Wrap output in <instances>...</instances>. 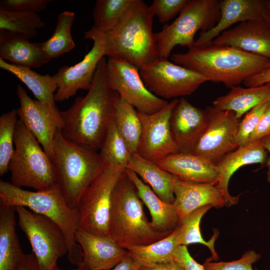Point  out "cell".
Masks as SVG:
<instances>
[{
	"instance_id": "1",
	"label": "cell",
	"mask_w": 270,
	"mask_h": 270,
	"mask_svg": "<svg viewBox=\"0 0 270 270\" xmlns=\"http://www.w3.org/2000/svg\"><path fill=\"white\" fill-rule=\"evenodd\" d=\"M106 59L100 62L90 88L84 96H78L66 110L60 111V131L68 140L97 152L114 118L118 94L109 86Z\"/></svg>"
},
{
	"instance_id": "2",
	"label": "cell",
	"mask_w": 270,
	"mask_h": 270,
	"mask_svg": "<svg viewBox=\"0 0 270 270\" xmlns=\"http://www.w3.org/2000/svg\"><path fill=\"white\" fill-rule=\"evenodd\" d=\"M174 62L194 70L208 81L232 88L244 82L264 68L270 60L226 46L210 44L189 48L172 56Z\"/></svg>"
},
{
	"instance_id": "3",
	"label": "cell",
	"mask_w": 270,
	"mask_h": 270,
	"mask_svg": "<svg viewBox=\"0 0 270 270\" xmlns=\"http://www.w3.org/2000/svg\"><path fill=\"white\" fill-rule=\"evenodd\" d=\"M154 14L142 0H134L118 24L104 34L105 56L139 69L160 58L152 32Z\"/></svg>"
},
{
	"instance_id": "4",
	"label": "cell",
	"mask_w": 270,
	"mask_h": 270,
	"mask_svg": "<svg viewBox=\"0 0 270 270\" xmlns=\"http://www.w3.org/2000/svg\"><path fill=\"white\" fill-rule=\"evenodd\" d=\"M0 204L24 206L52 220L67 240L68 261L76 266L82 264V252L76 240L80 213L78 208L68 204L58 184L46 190L30 191L0 180Z\"/></svg>"
},
{
	"instance_id": "5",
	"label": "cell",
	"mask_w": 270,
	"mask_h": 270,
	"mask_svg": "<svg viewBox=\"0 0 270 270\" xmlns=\"http://www.w3.org/2000/svg\"><path fill=\"white\" fill-rule=\"evenodd\" d=\"M108 232V235L126 250L149 244L164 237L152 228L136 187L124 171L112 192Z\"/></svg>"
},
{
	"instance_id": "6",
	"label": "cell",
	"mask_w": 270,
	"mask_h": 270,
	"mask_svg": "<svg viewBox=\"0 0 270 270\" xmlns=\"http://www.w3.org/2000/svg\"><path fill=\"white\" fill-rule=\"evenodd\" d=\"M52 162L57 184L74 208H78L84 192L107 166L97 152L68 140L60 128L54 139Z\"/></svg>"
},
{
	"instance_id": "7",
	"label": "cell",
	"mask_w": 270,
	"mask_h": 270,
	"mask_svg": "<svg viewBox=\"0 0 270 270\" xmlns=\"http://www.w3.org/2000/svg\"><path fill=\"white\" fill-rule=\"evenodd\" d=\"M14 146L8 168L10 183L36 190H46L57 184L52 160L20 119L16 124Z\"/></svg>"
},
{
	"instance_id": "8",
	"label": "cell",
	"mask_w": 270,
	"mask_h": 270,
	"mask_svg": "<svg viewBox=\"0 0 270 270\" xmlns=\"http://www.w3.org/2000/svg\"><path fill=\"white\" fill-rule=\"evenodd\" d=\"M220 15L218 0H188L172 24L154 33L159 58H168L177 46L192 48L197 32L210 30L219 20Z\"/></svg>"
},
{
	"instance_id": "9",
	"label": "cell",
	"mask_w": 270,
	"mask_h": 270,
	"mask_svg": "<svg viewBox=\"0 0 270 270\" xmlns=\"http://www.w3.org/2000/svg\"><path fill=\"white\" fill-rule=\"evenodd\" d=\"M18 226L28 239L42 270H54L68 254V243L61 228L48 218L21 206H14Z\"/></svg>"
},
{
	"instance_id": "10",
	"label": "cell",
	"mask_w": 270,
	"mask_h": 270,
	"mask_svg": "<svg viewBox=\"0 0 270 270\" xmlns=\"http://www.w3.org/2000/svg\"><path fill=\"white\" fill-rule=\"evenodd\" d=\"M125 169L108 165L86 190L78 205L79 228L95 234L108 235L112 194Z\"/></svg>"
},
{
	"instance_id": "11",
	"label": "cell",
	"mask_w": 270,
	"mask_h": 270,
	"mask_svg": "<svg viewBox=\"0 0 270 270\" xmlns=\"http://www.w3.org/2000/svg\"><path fill=\"white\" fill-rule=\"evenodd\" d=\"M140 73L148 89L165 100L190 96L208 81L202 74L166 58H160L140 68Z\"/></svg>"
},
{
	"instance_id": "12",
	"label": "cell",
	"mask_w": 270,
	"mask_h": 270,
	"mask_svg": "<svg viewBox=\"0 0 270 270\" xmlns=\"http://www.w3.org/2000/svg\"><path fill=\"white\" fill-rule=\"evenodd\" d=\"M106 70L110 88L138 112L152 114L168 103L148 89L142 78L140 69L136 66L121 60L108 58Z\"/></svg>"
},
{
	"instance_id": "13",
	"label": "cell",
	"mask_w": 270,
	"mask_h": 270,
	"mask_svg": "<svg viewBox=\"0 0 270 270\" xmlns=\"http://www.w3.org/2000/svg\"><path fill=\"white\" fill-rule=\"evenodd\" d=\"M208 114L204 130L192 153L216 164L223 156L236 150L235 140L241 119L230 110L206 108Z\"/></svg>"
},
{
	"instance_id": "14",
	"label": "cell",
	"mask_w": 270,
	"mask_h": 270,
	"mask_svg": "<svg viewBox=\"0 0 270 270\" xmlns=\"http://www.w3.org/2000/svg\"><path fill=\"white\" fill-rule=\"evenodd\" d=\"M16 95L20 104L16 110L18 119L35 137L52 161L55 135L62 126L60 111L56 106L31 98L20 84L16 86Z\"/></svg>"
},
{
	"instance_id": "15",
	"label": "cell",
	"mask_w": 270,
	"mask_h": 270,
	"mask_svg": "<svg viewBox=\"0 0 270 270\" xmlns=\"http://www.w3.org/2000/svg\"><path fill=\"white\" fill-rule=\"evenodd\" d=\"M178 100L172 99L163 108L152 114L138 112L142 134L137 152L142 157L155 162L179 152L170 127L171 114Z\"/></svg>"
},
{
	"instance_id": "16",
	"label": "cell",
	"mask_w": 270,
	"mask_h": 270,
	"mask_svg": "<svg viewBox=\"0 0 270 270\" xmlns=\"http://www.w3.org/2000/svg\"><path fill=\"white\" fill-rule=\"evenodd\" d=\"M93 46L83 60L72 66H64L54 74L58 88L55 102H61L74 96L80 90H88L91 86L98 66L105 56L104 35L92 39Z\"/></svg>"
},
{
	"instance_id": "17",
	"label": "cell",
	"mask_w": 270,
	"mask_h": 270,
	"mask_svg": "<svg viewBox=\"0 0 270 270\" xmlns=\"http://www.w3.org/2000/svg\"><path fill=\"white\" fill-rule=\"evenodd\" d=\"M207 120L206 109L194 106L184 97L178 98L171 114L170 127L179 152H193Z\"/></svg>"
},
{
	"instance_id": "18",
	"label": "cell",
	"mask_w": 270,
	"mask_h": 270,
	"mask_svg": "<svg viewBox=\"0 0 270 270\" xmlns=\"http://www.w3.org/2000/svg\"><path fill=\"white\" fill-rule=\"evenodd\" d=\"M266 4V0H220L219 20L210 30L200 32L194 46L209 45L222 32L236 23L262 20Z\"/></svg>"
},
{
	"instance_id": "19",
	"label": "cell",
	"mask_w": 270,
	"mask_h": 270,
	"mask_svg": "<svg viewBox=\"0 0 270 270\" xmlns=\"http://www.w3.org/2000/svg\"><path fill=\"white\" fill-rule=\"evenodd\" d=\"M76 240L82 252V262L90 270H107L120 262L128 254L109 235H98L78 228Z\"/></svg>"
},
{
	"instance_id": "20",
	"label": "cell",
	"mask_w": 270,
	"mask_h": 270,
	"mask_svg": "<svg viewBox=\"0 0 270 270\" xmlns=\"http://www.w3.org/2000/svg\"><path fill=\"white\" fill-rule=\"evenodd\" d=\"M210 44L232 46L270 60V30L263 20L240 23Z\"/></svg>"
},
{
	"instance_id": "21",
	"label": "cell",
	"mask_w": 270,
	"mask_h": 270,
	"mask_svg": "<svg viewBox=\"0 0 270 270\" xmlns=\"http://www.w3.org/2000/svg\"><path fill=\"white\" fill-rule=\"evenodd\" d=\"M268 158V152L260 139L228 152L216 164L218 178L216 185L226 200V206L236 204L239 200L240 196H232L228 192V183L232 174L246 165L260 164L264 166Z\"/></svg>"
},
{
	"instance_id": "22",
	"label": "cell",
	"mask_w": 270,
	"mask_h": 270,
	"mask_svg": "<svg viewBox=\"0 0 270 270\" xmlns=\"http://www.w3.org/2000/svg\"><path fill=\"white\" fill-rule=\"evenodd\" d=\"M173 204L178 214L180 224L196 210L206 206L221 208L226 200L216 185L197 183L178 178L174 186Z\"/></svg>"
},
{
	"instance_id": "23",
	"label": "cell",
	"mask_w": 270,
	"mask_h": 270,
	"mask_svg": "<svg viewBox=\"0 0 270 270\" xmlns=\"http://www.w3.org/2000/svg\"><path fill=\"white\" fill-rule=\"evenodd\" d=\"M154 162L162 169L184 181L214 184L218 181L216 164L192 152H179Z\"/></svg>"
},
{
	"instance_id": "24",
	"label": "cell",
	"mask_w": 270,
	"mask_h": 270,
	"mask_svg": "<svg viewBox=\"0 0 270 270\" xmlns=\"http://www.w3.org/2000/svg\"><path fill=\"white\" fill-rule=\"evenodd\" d=\"M124 172L134 184L139 197L149 210L153 229L164 237L172 232L180 224L174 204L160 198L134 172L128 168H126Z\"/></svg>"
},
{
	"instance_id": "25",
	"label": "cell",
	"mask_w": 270,
	"mask_h": 270,
	"mask_svg": "<svg viewBox=\"0 0 270 270\" xmlns=\"http://www.w3.org/2000/svg\"><path fill=\"white\" fill-rule=\"evenodd\" d=\"M0 58L12 64L38 68L48 62L42 42H32L25 36L0 30Z\"/></svg>"
},
{
	"instance_id": "26",
	"label": "cell",
	"mask_w": 270,
	"mask_h": 270,
	"mask_svg": "<svg viewBox=\"0 0 270 270\" xmlns=\"http://www.w3.org/2000/svg\"><path fill=\"white\" fill-rule=\"evenodd\" d=\"M126 168L134 172L162 200L173 204L174 186L178 179L176 176L142 157L138 152L132 154Z\"/></svg>"
},
{
	"instance_id": "27",
	"label": "cell",
	"mask_w": 270,
	"mask_h": 270,
	"mask_svg": "<svg viewBox=\"0 0 270 270\" xmlns=\"http://www.w3.org/2000/svg\"><path fill=\"white\" fill-rule=\"evenodd\" d=\"M270 98V83L262 86L242 88L234 86L226 94L217 98L212 106L220 110L233 112L240 119L248 112Z\"/></svg>"
},
{
	"instance_id": "28",
	"label": "cell",
	"mask_w": 270,
	"mask_h": 270,
	"mask_svg": "<svg viewBox=\"0 0 270 270\" xmlns=\"http://www.w3.org/2000/svg\"><path fill=\"white\" fill-rule=\"evenodd\" d=\"M14 208L0 204V270H16L24 254L16 230Z\"/></svg>"
},
{
	"instance_id": "29",
	"label": "cell",
	"mask_w": 270,
	"mask_h": 270,
	"mask_svg": "<svg viewBox=\"0 0 270 270\" xmlns=\"http://www.w3.org/2000/svg\"><path fill=\"white\" fill-rule=\"evenodd\" d=\"M0 68L10 72L22 82L32 92L36 100L52 106H56L54 97L58 86L54 74L42 75L30 68L12 64L1 58Z\"/></svg>"
},
{
	"instance_id": "30",
	"label": "cell",
	"mask_w": 270,
	"mask_h": 270,
	"mask_svg": "<svg viewBox=\"0 0 270 270\" xmlns=\"http://www.w3.org/2000/svg\"><path fill=\"white\" fill-rule=\"evenodd\" d=\"M134 0H98L92 16L94 24L84 32V38L92 40L104 35L118 24Z\"/></svg>"
},
{
	"instance_id": "31",
	"label": "cell",
	"mask_w": 270,
	"mask_h": 270,
	"mask_svg": "<svg viewBox=\"0 0 270 270\" xmlns=\"http://www.w3.org/2000/svg\"><path fill=\"white\" fill-rule=\"evenodd\" d=\"M114 120L130 152H137L142 134L138 112L120 96L116 103Z\"/></svg>"
},
{
	"instance_id": "32",
	"label": "cell",
	"mask_w": 270,
	"mask_h": 270,
	"mask_svg": "<svg viewBox=\"0 0 270 270\" xmlns=\"http://www.w3.org/2000/svg\"><path fill=\"white\" fill-rule=\"evenodd\" d=\"M75 14L66 10L58 16L57 23L52 36L42 42L43 50L47 58L50 60L68 52L76 46L71 34Z\"/></svg>"
},
{
	"instance_id": "33",
	"label": "cell",
	"mask_w": 270,
	"mask_h": 270,
	"mask_svg": "<svg viewBox=\"0 0 270 270\" xmlns=\"http://www.w3.org/2000/svg\"><path fill=\"white\" fill-rule=\"evenodd\" d=\"M210 206L201 207L190 214L178 227V239L180 246H187L190 244H199L206 246L210 250L212 256L210 260H218L214 244L218 232L215 231L211 238L206 241L202 238L200 230V223L202 216L210 208Z\"/></svg>"
},
{
	"instance_id": "34",
	"label": "cell",
	"mask_w": 270,
	"mask_h": 270,
	"mask_svg": "<svg viewBox=\"0 0 270 270\" xmlns=\"http://www.w3.org/2000/svg\"><path fill=\"white\" fill-rule=\"evenodd\" d=\"M178 246L177 228L169 235L152 244L133 246L126 250L130 255L140 260L160 264L173 260Z\"/></svg>"
},
{
	"instance_id": "35",
	"label": "cell",
	"mask_w": 270,
	"mask_h": 270,
	"mask_svg": "<svg viewBox=\"0 0 270 270\" xmlns=\"http://www.w3.org/2000/svg\"><path fill=\"white\" fill-rule=\"evenodd\" d=\"M100 156L108 165L126 168L132 153L118 132L114 120L110 124L100 148Z\"/></svg>"
},
{
	"instance_id": "36",
	"label": "cell",
	"mask_w": 270,
	"mask_h": 270,
	"mask_svg": "<svg viewBox=\"0 0 270 270\" xmlns=\"http://www.w3.org/2000/svg\"><path fill=\"white\" fill-rule=\"evenodd\" d=\"M44 22L38 13L13 12L0 10V30L22 34L29 40L34 37Z\"/></svg>"
},
{
	"instance_id": "37",
	"label": "cell",
	"mask_w": 270,
	"mask_h": 270,
	"mask_svg": "<svg viewBox=\"0 0 270 270\" xmlns=\"http://www.w3.org/2000/svg\"><path fill=\"white\" fill-rule=\"evenodd\" d=\"M17 111L13 109L0 116V176L8 170V164L14 152V137L18 119Z\"/></svg>"
},
{
	"instance_id": "38",
	"label": "cell",
	"mask_w": 270,
	"mask_h": 270,
	"mask_svg": "<svg viewBox=\"0 0 270 270\" xmlns=\"http://www.w3.org/2000/svg\"><path fill=\"white\" fill-rule=\"evenodd\" d=\"M270 104V98L248 112L240 120L235 140L236 148L248 144L249 138L257 127L262 116Z\"/></svg>"
},
{
	"instance_id": "39",
	"label": "cell",
	"mask_w": 270,
	"mask_h": 270,
	"mask_svg": "<svg viewBox=\"0 0 270 270\" xmlns=\"http://www.w3.org/2000/svg\"><path fill=\"white\" fill-rule=\"evenodd\" d=\"M260 257V255L255 251L249 250L236 260L213 262L207 260L202 265L204 270H254L252 265Z\"/></svg>"
},
{
	"instance_id": "40",
	"label": "cell",
	"mask_w": 270,
	"mask_h": 270,
	"mask_svg": "<svg viewBox=\"0 0 270 270\" xmlns=\"http://www.w3.org/2000/svg\"><path fill=\"white\" fill-rule=\"evenodd\" d=\"M188 0H154L150 8L160 22H168L182 10Z\"/></svg>"
},
{
	"instance_id": "41",
	"label": "cell",
	"mask_w": 270,
	"mask_h": 270,
	"mask_svg": "<svg viewBox=\"0 0 270 270\" xmlns=\"http://www.w3.org/2000/svg\"><path fill=\"white\" fill-rule=\"evenodd\" d=\"M51 0H1L0 10L13 12L38 13L44 10Z\"/></svg>"
},
{
	"instance_id": "42",
	"label": "cell",
	"mask_w": 270,
	"mask_h": 270,
	"mask_svg": "<svg viewBox=\"0 0 270 270\" xmlns=\"http://www.w3.org/2000/svg\"><path fill=\"white\" fill-rule=\"evenodd\" d=\"M174 260L180 264L184 270H204L202 264L195 260L190 254L187 246H178L175 252Z\"/></svg>"
},
{
	"instance_id": "43",
	"label": "cell",
	"mask_w": 270,
	"mask_h": 270,
	"mask_svg": "<svg viewBox=\"0 0 270 270\" xmlns=\"http://www.w3.org/2000/svg\"><path fill=\"white\" fill-rule=\"evenodd\" d=\"M270 134V104L262 116L259 123L250 136L248 144Z\"/></svg>"
},
{
	"instance_id": "44",
	"label": "cell",
	"mask_w": 270,
	"mask_h": 270,
	"mask_svg": "<svg viewBox=\"0 0 270 270\" xmlns=\"http://www.w3.org/2000/svg\"><path fill=\"white\" fill-rule=\"evenodd\" d=\"M132 258L139 270H184L180 264L174 260L160 264H151Z\"/></svg>"
},
{
	"instance_id": "45",
	"label": "cell",
	"mask_w": 270,
	"mask_h": 270,
	"mask_svg": "<svg viewBox=\"0 0 270 270\" xmlns=\"http://www.w3.org/2000/svg\"><path fill=\"white\" fill-rule=\"evenodd\" d=\"M247 87H254L270 83V63L262 71L244 82Z\"/></svg>"
},
{
	"instance_id": "46",
	"label": "cell",
	"mask_w": 270,
	"mask_h": 270,
	"mask_svg": "<svg viewBox=\"0 0 270 270\" xmlns=\"http://www.w3.org/2000/svg\"><path fill=\"white\" fill-rule=\"evenodd\" d=\"M16 270H42L33 253L24 254Z\"/></svg>"
},
{
	"instance_id": "47",
	"label": "cell",
	"mask_w": 270,
	"mask_h": 270,
	"mask_svg": "<svg viewBox=\"0 0 270 270\" xmlns=\"http://www.w3.org/2000/svg\"><path fill=\"white\" fill-rule=\"evenodd\" d=\"M107 270H139L134 258L128 254L113 268Z\"/></svg>"
},
{
	"instance_id": "48",
	"label": "cell",
	"mask_w": 270,
	"mask_h": 270,
	"mask_svg": "<svg viewBox=\"0 0 270 270\" xmlns=\"http://www.w3.org/2000/svg\"><path fill=\"white\" fill-rule=\"evenodd\" d=\"M261 140L264 147L269 154L268 160L264 166L266 167L268 170L270 171V134L264 136Z\"/></svg>"
},
{
	"instance_id": "49",
	"label": "cell",
	"mask_w": 270,
	"mask_h": 270,
	"mask_svg": "<svg viewBox=\"0 0 270 270\" xmlns=\"http://www.w3.org/2000/svg\"><path fill=\"white\" fill-rule=\"evenodd\" d=\"M263 20L270 30V0H266Z\"/></svg>"
},
{
	"instance_id": "50",
	"label": "cell",
	"mask_w": 270,
	"mask_h": 270,
	"mask_svg": "<svg viewBox=\"0 0 270 270\" xmlns=\"http://www.w3.org/2000/svg\"><path fill=\"white\" fill-rule=\"evenodd\" d=\"M54 270H64L60 268L58 266H57ZM70 270H90L86 266L84 263L82 262V264L78 266H76V268Z\"/></svg>"
},
{
	"instance_id": "51",
	"label": "cell",
	"mask_w": 270,
	"mask_h": 270,
	"mask_svg": "<svg viewBox=\"0 0 270 270\" xmlns=\"http://www.w3.org/2000/svg\"><path fill=\"white\" fill-rule=\"evenodd\" d=\"M267 180L269 184H270V171L268 170L267 172Z\"/></svg>"
}]
</instances>
